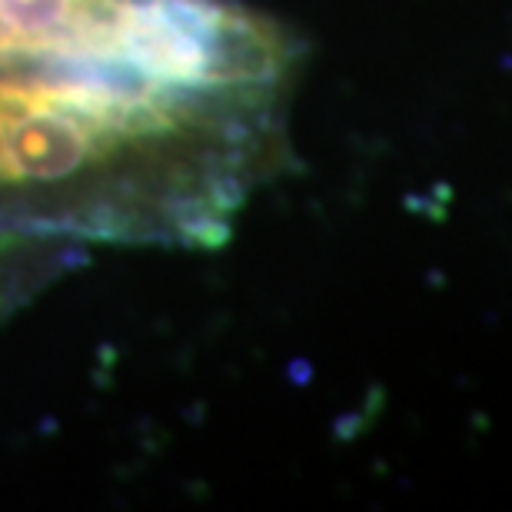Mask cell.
Returning <instances> with one entry per match:
<instances>
[{
    "label": "cell",
    "mask_w": 512,
    "mask_h": 512,
    "mask_svg": "<svg viewBox=\"0 0 512 512\" xmlns=\"http://www.w3.org/2000/svg\"><path fill=\"white\" fill-rule=\"evenodd\" d=\"M296 67L233 0H0V233L217 247L290 163Z\"/></svg>",
    "instance_id": "1"
}]
</instances>
